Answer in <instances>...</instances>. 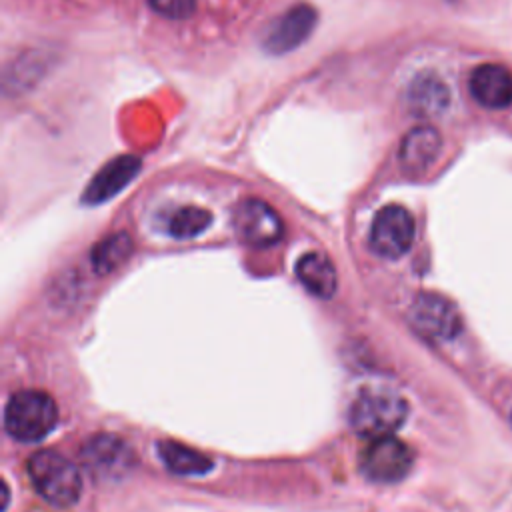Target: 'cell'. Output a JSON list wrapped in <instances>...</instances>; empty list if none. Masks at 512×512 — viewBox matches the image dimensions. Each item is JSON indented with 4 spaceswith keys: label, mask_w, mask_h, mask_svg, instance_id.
<instances>
[{
    "label": "cell",
    "mask_w": 512,
    "mask_h": 512,
    "mask_svg": "<svg viewBox=\"0 0 512 512\" xmlns=\"http://www.w3.org/2000/svg\"><path fill=\"white\" fill-rule=\"evenodd\" d=\"M410 320L418 332L434 340H450L462 328L456 306L438 294H420L410 308Z\"/></svg>",
    "instance_id": "obj_8"
},
{
    "label": "cell",
    "mask_w": 512,
    "mask_h": 512,
    "mask_svg": "<svg viewBox=\"0 0 512 512\" xmlns=\"http://www.w3.org/2000/svg\"><path fill=\"white\" fill-rule=\"evenodd\" d=\"M80 458L92 476L114 480L134 464L132 448L114 434H96L80 448Z\"/></svg>",
    "instance_id": "obj_7"
},
{
    "label": "cell",
    "mask_w": 512,
    "mask_h": 512,
    "mask_svg": "<svg viewBox=\"0 0 512 512\" xmlns=\"http://www.w3.org/2000/svg\"><path fill=\"white\" fill-rule=\"evenodd\" d=\"M58 422L56 402L40 390L14 394L4 412L6 432L20 442H36L48 436Z\"/></svg>",
    "instance_id": "obj_3"
},
{
    "label": "cell",
    "mask_w": 512,
    "mask_h": 512,
    "mask_svg": "<svg viewBox=\"0 0 512 512\" xmlns=\"http://www.w3.org/2000/svg\"><path fill=\"white\" fill-rule=\"evenodd\" d=\"M414 230V218L404 206H384L372 220L368 236L370 248L382 258H400L410 250L414 242Z\"/></svg>",
    "instance_id": "obj_4"
},
{
    "label": "cell",
    "mask_w": 512,
    "mask_h": 512,
    "mask_svg": "<svg viewBox=\"0 0 512 512\" xmlns=\"http://www.w3.org/2000/svg\"><path fill=\"white\" fill-rule=\"evenodd\" d=\"M296 276L302 286L318 298H330L338 288L336 268L322 252H306L296 264Z\"/></svg>",
    "instance_id": "obj_13"
},
{
    "label": "cell",
    "mask_w": 512,
    "mask_h": 512,
    "mask_svg": "<svg viewBox=\"0 0 512 512\" xmlns=\"http://www.w3.org/2000/svg\"><path fill=\"white\" fill-rule=\"evenodd\" d=\"M28 476L34 490L52 506L68 508L82 494L78 466L56 450H40L28 460Z\"/></svg>",
    "instance_id": "obj_1"
},
{
    "label": "cell",
    "mask_w": 512,
    "mask_h": 512,
    "mask_svg": "<svg viewBox=\"0 0 512 512\" xmlns=\"http://www.w3.org/2000/svg\"><path fill=\"white\" fill-rule=\"evenodd\" d=\"M408 100L414 112L422 116H434L446 110L450 102V90L436 74H420L408 92Z\"/></svg>",
    "instance_id": "obj_14"
},
{
    "label": "cell",
    "mask_w": 512,
    "mask_h": 512,
    "mask_svg": "<svg viewBox=\"0 0 512 512\" xmlns=\"http://www.w3.org/2000/svg\"><path fill=\"white\" fill-rule=\"evenodd\" d=\"M414 454L408 444L394 436L370 440L362 450L360 468L372 482H398L412 468Z\"/></svg>",
    "instance_id": "obj_5"
},
{
    "label": "cell",
    "mask_w": 512,
    "mask_h": 512,
    "mask_svg": "<svg viewBox=\"0 0 512 512\" xmlns=\"http://www.w3.org/2000/svg\"><path fill=\"white\" fill-rule=\"evenodd\" d=\"M212 214L198 206H184L176 210L168 222V232L174 238H192L208 228Z\"/></svg>",
    "instance_id": "obj_17"
},
{
    "label": "cell",
    "mask_w": 512,
    "mask_h": 512,
    "mask_svg": "<svg viewBox=\"0 0 512 512\" xmlns=\"http://www.w3.org/2000/svg\"><path fill=\"white\" fill-rule=\"evenodd\" d=\"M318 14L308 4H296L276 18L262 40V46L272 54H284L298 48L314 30Z\"/></svg>",
    "instance_id": "obj_9"
},
{
    "label": "cell",
    "mask_w": 512,
    "mask_h": 512,
    "mask_svg": "<svg viewBox=\"0 0 512 512\" xmlns=\"http://www.w3.org/2000/svg\"><path fill=\"white\" fill-rule=\"evenodd\" d=\"M442 148V138L432 126H416L402 138L398 158L406 172L422 174L438 158Z\"/></svg>",
    "instance_id": "obj_12"
},
{
    "label": "cell",
    "mask_w": 512,
    "mask_h": 512,
    "mask_svg": "<svg viewBox=\"0 0 512 512\" xmlns=\"http://www.w3.org/2000/svg\"><path fill=\"white\" fill-rule=\"evenodd\" d=\"M158 454H160L162 462L166 464V468L172 470L174 474H182V476L204 474L212 468V460L206 454H202L190 446H184L180 442L162 440L158 444Z\"/></svg>",
    "instance_id": "obj_15"
},
{
    "label": "cell",
    "mask_w": 512,
    "mask_h": 512,
    "mask_svg": "<svg viewBox=\"0 0 512 512\" xmlns=\"http://www.w3.org/2000/svg\"><path fill=\"white\" fill-rule=\"evenodd\" d=\"M132 252V240L126 232H116L100 240L92 250V268L98 274H108L116 270Z\"/></svg>",
    "instance_id": "obj_16"
},
{
    "label": "cell",
    "mask_w": 512,
    "mask_h": 512,
    "mask_svg": "<svg viewBox=\"0 0 512 512\" xmlns=\"http://www.w3.org/2000/svg\"><path fill=\"white\" fill-rule=\"evenodd\" d=\"M468 88L472 98L488 110H504L512 104V72L502 64L486 62L476 66Z\"/></svg>",
    "instance_id": "obj_10"
},
{
    "label": "cell",
    "mask_w": 512,
    "mask_h": 512,
    "mask_svg": "<svg viewBox=\"0 0 512 512\" xmlns=\"http://www.w3.org/2000/svg\"><path fill=\"white\" fill-rule=\"evenodd\" d=\"M148 4L154 12L170 20H184L196 8V0H148Z\"/></svg>",
    "instance_id": "obj_18"
},
{
    "label": "cell",
    "mask_w": 512,
    "mask_h": 512,
    "mask_svg": "<svg viewBox=\"0 0 512 512\" xmlns=\"http://www.w3.org/2000/svg\"><path fill=\"white\" fill-rule=\"evenodd\" d=\"M232 222L238 236L254 248H268L284 234V224L278 212L258 198L242 200L234 208Z\"/></svg>",
    "instance_id": "obj_6"
},
{
    "label": "cell",
    "mask_w": 512,
    "mask_h": 512,
    "mask_svg": "<svg viewBox=\"0 0 512 512\" xmlns=\"http://www.w3.org/2000/svg\"><path fill=\"white\" fill-rule=\"evenodd\" d=\"M140 158L124 154L104 164L84 190L82 200L86 204H100L122 192L138 174Z\"/></svg>",
    "instance_id": "obj_11"
},
{
    "label": "cell",
    "mask_w": 512,
    "mask_h": 512,
    "mask_svg": "<svg viewBox=\"0 0 512 512\" xmlns=\"http://www.w3.org/2000/svg\"><path fill=\"white\" fill-rule=\"evenodd\" d=\"M408 416L406 400L390 390L362 392L350 406V428L368 440L392 436Z\"/></svg>",
    "instance_id": "obj_2"
}]
</instances>
